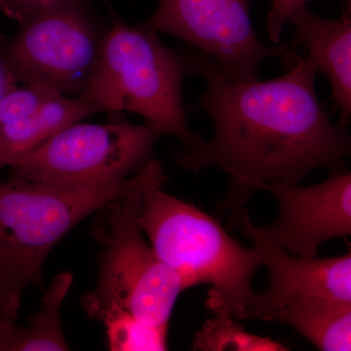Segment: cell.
<instances>
[{
  "mask_svg": "<svg viewBox=\"0 0 351 351\" xmlns=\"http://www.w3.org/2000/svg\"><path fill=\"white\" fill-rule=\"evenodd\" d=\"M193 58L206 89L193 110L211 117L214 135L175 151V160L189 172L215 167L225 173L228 189L219 208L233 225L239 226L252 195L267 184H300L321 167L346 171L351 135L320 103L319 71L308 54L265 82L230 80L211 58L197 51Z\"/></svg>",
  "mask_w": 351,
  "mask_h": 351,
  "instance_id": "6da1fadb",
  "label": "cell"
},
{
  "mask_svg": "<svg viewBox=\"0 0 351 351\" xmlns=\"http://www.w3.org/2000/svg\"><path fill=\"white\" fill-rule=\"evenodd\" d=\"M167 181L154 158L136 174L119 181L52 186L10 178L0 181V320L15 323L23 292L43 288L44 263L78 223L117 198Z\"/></svg>",
  "mask_w": 351,
  "mask_h": 351,
  "instance_id": "7a4b0ae2",
  "label": "cell"
},
{
  "mask_svg": "<svg viewBox=\"0 0 351 351\" xmlns=\"http://www.w3.org/2000/svg\"><path fill=\"white\" fill-rule=\"evenodd\" d=\"M151 186L143 191L140 225L157 257L181 279L182 289L209 285L207 311L247 319L263 267L255 246L246 248L221 223L195 205Z\"/></svg>",
  "mask_w": 351,
  "mask_h": 351,
  "instance_id": "3957f363",
  "label": "cell"
},
{
  "mask_svg": "<svg viewBox=\"0 0 351 351\" xmlns=\"http://www.w3.org/2000/svg\"><path fill=\"white\" fill-rule=\"evenodd\" d=\"M195 73L193 52L173 50L141 23L112 14L100 61L80 100L103 112H132L189 149L203 140L191 131L182 101V82Z\"/></svg>",
  "mask_w": 351,
  "mask_h": 351,
  "instance_id": "277c9868",
  "label": "cell"
},
{
  "mask_svg": "<svg viewBox=\"0 0 351 351\" xmlns=\"http://www.w3.org/2000/svg\"><path fill=\"white\" fill-rule=\"evenodd\" d=\"M145 189L117 196L98 211L92 230L101 245L98 281L82 301L88 317L98 320L104 313L124 311L154 326H169L184 289L145 241L138 219Z\"/></svg>",
  "mask_w": 351,
  "mask_h": 351,
  "instance_id": "5b68a950",
  "label": "cell"
},
{
  "mask_svg": "<svg viewBox=\"0 0 351 351\" xmlns=\"http://www.w3.org/2000/svg\"><path fill=\"white\" fill-rule=\"evenodd\" d=\"M108 29L86 0H64L21 22L13 36L0 40V56L17 82L80 99Z\"/></svg>",
  "mask_w": 351,
  "mask_h": 351,
  "instance_id": "8992f818",
  "label": "cell"
},
{
  "mask_svg": "<svg viewBox=\"0 0 351 351\" xmlns=\"http://www.w3.org/2000/svg\"><path fill=\"white\" fill-rule=\"evenodd\" d=\"M105 124L76 122L36 151L9 166L10 178L52 186H76L125 179L154 159L162 137L151 124H131L123 117Z\"/></svg>",
  "mask_w": 351,
  "mask_h": 351,
  "instance_id": "52a82bcc",
  "label": "cell"
},
{
  "mask_svg": "<svg viewBox=\"0 0 351 351\" xmlns=\"http://www.w3.org/2000/svg\"><path fill=\"white\" fill-rule=\"evenodd\" d=\"M142 24L191 44L237 82L258 80L265 60L289 69L302 58L293 41L269 45L258 38L249 0H159Z\"/></svg>",
  "mask_w": 351,
  "mask_h": 351,
  "instance_id": "ba28073f",
  "label": "cell"
},
{
  "mask_svg": "<svg viewBox=\"0 0 351 351\" xmlns=\"http://www.w3.org/2000/svg\"><path fill=\"white\" fill-rule=\"evenodd\" d=\"M276 198V219L256 230L270 243L302 258L316 257L328 240L351 235V173L332 171L319 184H269Z\"/></svg>",
  "mask_w": 351,
  "mask_h": 351,
  "instance_id": "9c48e42d",
  "label": "cell"
},
{
  "mask_svg": "<svg viewBox=\"0 0 351 351\" xmlns=\"http://www.w3.org/2000/svg\"><path fill=\"white\" fill-rule=\"evenodd\" d=\"M239 228L260 252L269 276L267 288L257 293L251 306L295 295L351 304V248L338 257L302 258L267 241L248 212Z\"/></svg>",
  "mask_w": 351,
  "mask_h": 351,
  "instance_id": "30bf717a",
  "label": "cell"
},
{
  "mask_svg": "<svg viewBox=\"0 0 351 351\" xmlns=\"http://www.w3.org/2000/svg\"><path fill=\"white\" fill-rule=\"evenodd\" d=\"M294 27L293 43L306 48L327 76L332 96L341 112L351 119V10L339 19L321 17L304 5L289 18Z\"/></svg>",
  "mask_w": 351,
  "mask_h": 351,
  "instance_id": "8fae6325",
  "label": "cell"
},
{
  "mask_svg": "<svg viewBox=\"0 0 351 351\" xmlns=\"http://www.w3.org/2000/svg\"><path fill=\"white\" fill-rule=\"evenodd\" d=\"M278 322L294 329L320 350L351 351V304L309 297L253 304L248 319Z\"/></svg>",
  "mask_w": 351,
  "mask_h": 351,
  "instance_id": "7c38bea8",
  "label": "cell"
},
{
  "mask_svg": "<svg viewBox=\"0 0 351 351\" xmlns=\"http://www.w3.org/2000/svg\"><path fill=\"white\" fill-rule=\"evenodd\" d=\"M103 112L77 98L56 94L34 114L0 126V169L24 158L64 128Z\"/></svg>",
  "mask_w": 351,
  "mask_h": 351,
  "instance_id": "4fadbf2b",
  "label": "cell"
},
{
  "mask_svg": "<svg viewBox=\"0 0 351 351\" xmlns=\"http://www.w3.org/2000/svg\"><path fill=\"white\" fill-rule=\"evenodd\" d=\"M73 282L71 272H60L44 292L40 309L27 318V324L2 322L0 351L69 350L61 322L62 304Z\"/></svg>",
  "mask_w": 351,
  "mask_h": 351,
  "instance_id": "5bb4252c",
  "label": "cell"
},
{
  "mask_svg": "<svg viewBox=\"0 0 351 351\" xmlns=\"http://www.w3.org/2000/svg\"><path fill=\"white\" fill-rule=\"evenodd\" d=\"M108 348L112 351L167 350L168 328L154 326L124 311L104 313Z\"/></svg>",
  "mask_w": 351,
  "mask_h": 351,
  "instance_id": "9a60e30c",
  "label": "cell"
},
{
  "mask_svg": "<svg viewBox=\"0 0 351 351\" xmlns=\"http://www.w3.org/2000/svg\"><path fill=\"white\" fill-rule=\"evenodd\" d=\"M234 318L219 317L205 321L193 339L195 350L284 351L290 350L277 341L247 332Z\"/></svg>",
  "mask_w": 351,
  "mask_h": 351,
  "instance_id": "2e32d148",
  "label": "cell"
},
{
  "mask_svg": "<svg viewBox=\"0 0 351 351\" xmlns=\"http://www.w3.org/2000/svg\"><path fill=\"white\" fill-rule=\"evenodd\" d=\"M54 95L56 93L34 85H15L0 101V126L34 114Z\"/></svg>",
  "mask_w": 351,
  "mask_h": 351,
  "instance_id": "e0dca14e",
  "label": "cell"
},
{
  "mask_svg": "<svg viewBox=\"0 0 351 351\" xmlns=\"http://www.w3.org/2000/svg\"><path fill=\"white\" fill-rule=\"evenodd\" d=\"M311 0H272L267 14V29L271 43H280L281 36L289 18L298 9L306 5ZM346 4V9L351 10V0H341Z\"/></svg>",
  "mask_w": 351,
  "mask_h": 351,
  "instance_id": "ac0fdd59",
  "label": "cell"
},
{
  "mask_svg": "<svg viewBox=\"0 0 351 351\" xmlns=\"http://www.w3.org/2000/svg\"><path fill=\"white\" fill-rule=\"evenodd\" d=\"M63 1L64 0H3L2 11L20 24L34 14Z\"/></svg>",
  "mask_w": 351,
  "mask_h": 351,
  "instance_id": "d6986e66",
  "label": "cell"
},
{
  "mask_svg": "<svg viewBox=\"0 0 351 351\" xmlns=\"http://www.w3.org/2000/svg\"><path fill=\"white\" fill-rule=\"evenodd\" d=\"M2 9H3V0H0V12H1ZM17 80L14 78L12 73H10L1 56H0V101H1L4 94L11 88L17 85Z\"/></svg>",
  "mask_w": 351,
  "mask_h": 351,
  "instance_id": "ffe728a7",
  "label": "cell"
},
{
  "mask_svg": "<svg viewBox=\"0 0 351 351\" xmlns=\"http://www.w3.org/2000/svg\"><path fill=\"white\" fill-rule=\"evenodd\" d=\"M1 324H2V321L0 320V326H1Z\"/></svg>",
  "mask_w": 351,
  "mask_h": 351,
  "instance_id": "44dd1931",
  "label": "cell"
}]
</instances>
